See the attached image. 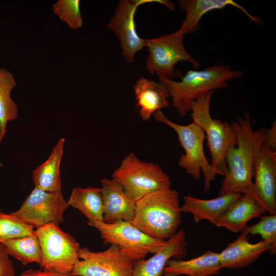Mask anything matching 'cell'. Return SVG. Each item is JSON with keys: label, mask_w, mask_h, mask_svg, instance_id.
<instances>
[{"label": "cell", "mask_w": 276, "mask_h": 276, "mask_svg": "<svg viewBox=\"0 0 276 276\" xmlns=\"http://www.w3.org/2000/svg\"><path fill=\"white\" fill-rule=\"evenodd\" d=\"M103 203V222L112 223L119 220H132L136 202L126 192L123 186L112 178L101 180Z\"/></svg>", "instance_id": "cell-14"}, {"label": "cell", "mask_w": 276, "mask_h": 276, "mask_svg": "<svg viewBox=\"0 0 276 276\" xmlns=\"http://www.w3.org/2000/svg\"><path fill=\"white\" fill-rule=\"evenodd\" d=\"M222 269L218 253L206 250L202 255L188 260L170 259L164 267L163 274L170 276H213Z\"/></svg>", "instance_id": "cell-21"}, {"label": "cell", "mask_w": 276, "mask_h": 276, "mask_svg": "<svg viewBox=\"0 0 276 276\" xmlns=\"http://www.w3.org/2000/svg\"><path fill=\"white\" fill-rule=\"evenodd\" d=\"M243 75L241 70L233 71L229 66L219 64L203 70H189L180 81L158 77L159 83L167 89L173 106L179 116L185 117L198 99L210 91L227 87V81Z\"/></svg>", "instance_id": "cell-3"}, {"label": "cell", "mask_w": 276, "mask_h": 276, "mask_svg": "<svg viewBox=\"0 0 276 276\" xmlns=\"http://www.w3.org/2000/svg\"><path fill=\"white\" fill-rule=\"evenodd\" d=\"M247 234L241 233L237 239L228 244L218 253L221 266L223 268L237 269L251 265L265 251L271 249V244L262 240L256 243L248 241Z\"/></svg>", "instance_id": "cell-16"}, {"label": "cell", "mask_w": 276, "mask_h": 276, "mask_svg": "<svg viewBox=\"0 0 276 276\" xmlns=\"http://www.w3.org/2000/svg\"><path fill=\"white\" fill-rule=\"evenodd\" d=\"M16 84L13 74L5 68L0 67V146L6 134L8 123L18 117L17 105L11 96ZM2 166L0 162V167Z\"/></svg>", "instance_id": "cell-24"}, {"label": "cell", "mask_w": 276, "mask_h": 276, "mask_svg": "<svg viewBox=\"0 0 276 276\" xmlns=\"http://www.w3.org/2000/svg\"><path fill=\"white\" fill-rule=\"evenodd\" d=\"M9 256L19 261L24 265L40 262V246L35 233L10 239L3 243Z\"/></svg>", "instance_id": "cell-25"}, {"label": "cell", "mask_w": 276, "mask_h": 276, "mask_svg": "<svg viewBox=\"0 0 276 276\" xmlns=\"http://www.w3.org/2000/svg\"><path fill=\"white\" fill-rule=\"evenodd\" d=\"M187 252L186 233L179 230L167 240L163 247L153 256L135 262L131 276H160L169 260L172 258L181 259Z\"/></svg>", "instance_id": "cell-15"}, {"label": "cell", "mask_w": 276, "mask_h": 276, "mask_svg": "<svg viewBox=\"0 0 276 276\" xmlns=\"http://www.w3.org/2000/svg\"><path fill=\"white\" fill-rule=\"evenodd\" d=\"M241 195L236 193H226L210 199L186 195L183 197L181 211L182 213L192 214L195 223L208 220L214 225Z\"/></svg>", "instance_id": "cell-18"}, {"label": "cell", "mask_w": 276, "mask_h": 276, "mask_svg": "<svg viewBox=\"0 0 276 276\" xmlns=\"http://www.w3.org/2000/svg\"><path fill=\"white\" fill-rule=\"evenodd\" d=\"M79 258L72 272L74 276H131L135 264L116 244L96 252L81 247Z\"/></svg>", "instance_id": "cell-12"}, {"label": "cell", "mask_w": 276, "mask_h": 276, "mask_svg": "<svg viewBox=\"0 0 276 276\" xmlns=\"http://www.w3.org/2000/svg\"><path fill=\"white\" fill-rule=\"evenodd\" d=\"M4 244L0 243V276H15L13 263Z\"/></svg>", "instance_id": "cell-29"}, {"label": "cell", "mask_w": 276, "mask_h": 276, "mask_svg": "<svg viewBox=\"0 0 276 276\" xmlns=\"http://www.w3.org/2000/svg\"><path fill=\"white\" fill-rule=\"evenodd\" d=\"M185 32L182 28L166 35L146 39L149 54L146 68L149 73L172 79L176 74L175 65L180 61L190 62L193 70L200 66L198 61L191 56L183 44Z\"/></svg>", "instance_id": "cell-9"}, {"label": "cell", "mask_w": 276, "mask_h": 276, "mask_svg": "<svg viewBox=\"0 0 276 276\" xmlns=\"http://www.w3.org/2000/svg\"><path fill=\"white\" fill-rule=\"evenodd\" d=\"M79 0H59L53 6V10L59 19L68 26L77 30L83 26Z\"/></svg>", "instance_id": "cell-27"}, {"label": "cell", "mask_w": 276, "mask_h": 276, "mask_svg": "<svg viewBox=\"0 0 276 276\" xmlns=\"http://www.w3.org/2000/svg\"><path fill=\"white\" fill-rule=\"evenodd\" d=\"M241 233L250 236L260 235L264 240L269 243L271 248L269 251L271 255L276 252V215H265L256 224L246 226Z\"/></svg>", "instance_id": "cell-28"}, {"label": "cell", "mask_w": 276, "mask_h": 276, "mask_svg": "<svg viewBox=\"0 0 276 276\" xmlns=\"http://www.w3.org/2000/svg\"><path fill=\"white\" fill-rule=\"evenodd\" d=\"M35 234L34 228L12 214L0 210V243Z\"/></svg>", "instance_id": "cell-26"}, {"label": "cell", "mask_w": 276, "mask_h": 276, "mask_svg": "<svg viewBox=\"0 0 276 276\" xmlns=\"http://www.w3.org/2000/svg\"><path fill=\"white\" fill-rule=\"evenodd\" d=\"M67 202L69 206L84 215L88 221H103V203L100 189L74 188Z\"/></svg>", "instance_id": "cell-23"}, {"label": "cell", "mask_w": 276, "mask_h": 276, "mask_svg": "<svg viewBox=\"0 0 276 276\" xmlns=\"http://www.w3.org/2000/svg\"><path fill=\"white\" fill-rule=\"evenodd\" d=\"M112 178L118 181L135 202L152 192L170 188L171 184L168 175L158 165L142 161L133 152L122 160Z\"/></svg>", "instance_id": "cell-6"}, {"label": "cell", "mask_w": 276, "mask_h": 276, "mask_svg": "<svg viewBox=\"0 0 276 276\" xmlns=\"http://www.w3.org/2000/svg\"><path fill=\"white\" fill-rule=\"evenodd\" d=\"M178 4L180 9L186 13V17L180 28L185 35L196 33L201 27L200 19L208 12L222 9L228 6L238 8L244 12L250 21L258 25L262 24L261 17L250 15L244 8L233 0H179Z\"/></svg>", "instance_id": "cell-17"}, {"label": "cell", "mask_w": 276, "mask_h": 276, "mask_svg": "<svg viewBox=\"0 0 276 276\" xmlns=\"http://www.w3.org/2000/svg\"><path fill=\"white\" fill-rule=\"evenodd\" d=\"M40 246L39 263L42 269L72 273L79 261V244L59 224L49 223L35 229Z\"/></svg>", "instance_id": "cell-7"}, {"label": "cell", "mask_w": 276, "mask_h": 276, "mask_svg": "<svg viewBox=\"0 0 276 276\" xmlns=\"http://www.w3.org/2000/svg\"><path fill=\"white\" fill-rule=\"evenodd\" d=\"M65 142L60 139L53 147L48 158L33 172L35 187L48 192L61 191L60 166Z\"/></svg>", "instance_id": "cell-22"}, {"label": "cell", "mask_w": 276, "mask_h": 276, "mask_svg": "<svg viewBox=\"0 0 276 276\" xmlns=\"http://www.w3.org/2000/svg\"><path fill=\"white\" fill-rule=\"evenodd\" d=\"M69 206L61 191L48 192L35 187L19 209L11 214L36 229L63 222V213Z\"/></svg>", "instance_id": "cell-11"}, {"label": "cell", "mask_w": 276, "mask_h": 276, "mask_svg": "<svg viewBox=\"0 0 276 276\" xmlns=\"http://www.w3.org/2000/svg\"><path fill=\"white\" fill-rule=\"evenodd\" d=\"M253 181L255 198L271 215H276V150L263 144L256 159Z\"/></svg>", "instance_id": "cell-13"}, {"label": "cell", "mask_w": 276, "mask_h": 276, "mask_svg": "<svg viewBox=\"0 0 276 276\" xmlns=\"http://www.w3.org/2000/svg\"><path fill=\"white\" fill-rule=\"evenodd\" d=\"M149 3H160L170 10L175 8L174 4L165 0H120L107 25L119 40L122 56L129 63L133 62L137 52L147 47L146 39L142 38L136 32L134 16L139 6Z\"/></svg>", "instance_id": "cell-10"}, {"label": "cell", "mask_w": 276, "mask_h": 276, "mask_svg": "<svg viewBox=\"0 0 276 276\" xmlns=\"http://www.w3.org/2000/svg\"><path fill=\"white\" fill-rule=\"evenodd\" d=\"M214 91H210L196 100L191 107V117L194 123L204 131L211 155V166L219 175L227 171L225 154L227 148L236 145L237 138L231 123L213 119L210 111L211 99Z\"/></svg>", "instance_id": "cell-5"}, {"label": "cell", "mask_w": 276, "mask_h": 276, "mask_svg": "<svg viewBox=\"0 0 276 276\" xmlns=\"http://www.w3.org/2000/svg\"><path fill=\"white\" fill-rule=\"evenodd\" d=\"M18 276H74L72 273H61L52 269H29Z\"/></svg>", "instance_id": "cell-30"}, {"label": "cell", "mask_w": 276, "mask_h": 276, "mask_svg": "<svg viewBox=\"0 0 276 276\" xmlns=\"http://www.w3.org/2000/svg\"><path fill=\"white\" fill-rule=\"evenodd\" d=\"M160 276H170L169 275H167V274H163L162 275Z\"/></svg>", "instance_id": "cell-32"}, {"label": "cell", "mask_w": 276, "mask_h": 276, "mask_svg": "<svg viewBox=\"0 0 276 276\" xmlns=\"http://www.w3.org/2000/svg\"><path fill=\"white\" fill-rule=\"evenodd\" d=\"M178 192L171 188L152 192L136 201L131 223L148 236L166 240L182 222Z\"/></svg>", "instance_id": "cell-2"}, {"label": "cell", "mask_w": 276, "mask_h": 276, "mask_svg": "<svg viewBox=\"0 0 276 276\" xmlns=\"http://www.w3.org/2000/svg\"><path fill=\"white\" fill-rule=\"evenodd\" d=\"M87 224L98 230L104 244L118 245L121 251L134 262L144 259L148 254L156 253L166 241L148 236L129 221L107 223L93 221Z\"/></svg>", "instance_id": "cell-8"}, {"label": "cell", "mask_w": 276, "mask_h": 276, "mask_svg": "<svg viewBox=\"0 0 276 276\" xmlns=\"http://www.w3.org/2000/svg\"><path fill=\"white\" fill-rule=\"evenodd\" d=\"M134 91L139 113L144 121L148 120L155 112L170 106V94L159 82L141 77L134 85Z\"/></svg>", "instance_id": "cell-19"}, {"label": "cell", "mask_w": 276, "mask_h": 276, "mask_svg": "<svg viewBox=\"0 0 276 276\" xmlns=\"http://www.w3.org/2000/svg\"><path fill=\"white\" fill-rule=\"evenodd\" d=\"M158 122H161L173 129L177 133L178 141L185 150L178 160L179 166L185 169L186 172L198 180L201 172L204 177V192H210L211 183L216 179L219 172L209 163L203 149L205 134L198 125L192 122L183 125L177 124L169 119L162 111L158 110L153 115Z\"/></svg>", "instance_id": "cell-4"}, {"label": "cell", "mask_w": 276, "mask_h": 276, "mask_svg": "<svg viewBox=\"0 0 276 276\" xmlns=\"http://www.w3.org/2000/svg\"><path fill=\"white\" fill-rule=\"evenodd\" d=\"M264 144L276 150V122L274 121L271 127L266 129Z\"/></svg>", "instance_id": "cell-31"}, {"label": "cell", "mask_w": 276, "mask_h": 276, "mask_svg": "<svg viewBox=\"0 0 276 276\" xmlns=\"http://www.w3.org/2000/svg\"><path fill=\"white\" fill-rule=\"evenodd\" d=\"M236 145L230 146L225 154L227 171L219 190V195L240 193L254 198L252 178L256 159L264 144L266 129L254 130L250 114L245 112L232 121Z\"/></svg>", "instance_id": "cell-1"}, {"label": "cell", "mask_w": 276, "mask_h": 276, "mask_svg": "<svg viewBox=\"0 0 276 276\" xmlns=\"http://www.w3.org/2000/svg\"><path fill=\"white\" fill-rule=\"evenodd\" d=\"M265 212L252 196L241 194L214 225L225 227L233 233L240 232L250 220Z\"/></svg>", "instance_id": "cell-20"}]
</instances>
